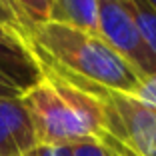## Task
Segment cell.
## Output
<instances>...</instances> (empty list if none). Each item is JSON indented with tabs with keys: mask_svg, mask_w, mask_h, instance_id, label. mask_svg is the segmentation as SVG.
Wrapping results in <instances>:
<instances>
[{
	"mask_svg": "<svg viewBox=\"0 0 156 156\" xmlns=\"http://www.w3.org/2000/svg\"><path fill=\"white\" fill-rule=\"evenodd\" d=\"M0 72L20 92L28 90L42 78V68L32 52L30 42L2 24H0Z\"/></svg>",
	"mask_w": 156,
	"mask_h": 156,
	"instance_id": "5",
	"label": "cell"
},
{
	"mask_svg": "<svg viewBox=\"0 0 156 156\" xmlns=\"http://www.w3.org/2000/svg\"><path fill=\"white\" fill-rule=\"evenodd\" d=\"M20 94H22V92L14 86L4 74L0 72V96H4V98H18Z\"/></svg>",
	"mask_w": 156,
	"mask_h": 156,
	"instance_id": "14",
	"label": "cell"
},
{
	"mask_svg": "<svg viewBox=\"0 0 156 156\" xmlns=\"http://www.w3.org/2000/svg\"><path fill=\"white\" fill-rule=\"evenodd\" d=\"M42 78L20 94L34 128L36 144L68 146L104 134V114L94 92L72 82L48 66Z\"/></svg>",
	"mask_w": 156,
	"mask_h": 156,
	"instance_id": "2",
	"label": "cell"
},
{
	"mask_svg": "<svg viewBox=\"0 0 156 156\" xmlns=\"http://www.w3.org/2000/svg\"><path fill=\"white\" fill-rule=\"evenodd\" d=\"M48 20L96 32V0H50Z\"/></svg>",
	"mask_w": 156,
	"mask_h": 156,
	"instance_id": "7",
	"label": "cell"
},
{
	"mask_svg": "<svg viewBox=\"0 0 156 156\" xmlns=\"http://www.w3.org/2000/svg\"><path fill=\"white\" fill-rule=\"evenodd\" d=\"M12 8L16 10V14L20 16L24 24V30L28 34V40H30V32L38 24L48 22V16H50V0H8Z\"/></svg>",
	"mask_w": 156,
	"mask_h": 156,
	"instance_id": "8",
	"label": "cell"
},
{
	"mask_svg": "<svg viewBox=\"0 0 156 156\" xmlns=\"http://www.w3.org/2000/svg\"><path fill=\"white\" fill-rule=\"evenodd\" d=\"M146 2H148V4H150V6H152V8H154V10H156V0H146Z\"/></svg>",
	"mask_w": 156,
	"mask_h": 156,
	"instance_id": "15",
	"label": "cell"
},
{
	"mask_svg": "<svg viewBox=\"0 0 156 156\" xmlns=\"http://www.w3.org/2000/svg\"><path fill=\"white\" fill-rule=\"evenodd\" d=\"M96 32L142 78L156 74V54L138 30L128 0H96Z\"/></svg>",
	"mask_w": 156,
	"mask_h": 156,
	"instance_id": "4",
	"label": "cell"
},
{
	"mask_svg": "<svg viewBox=\"0 0 156 156\" xmlns=\"http://www.w3.org/2000/svg\"><path fill=\"white\" fill-rule=\"evenodd\" d=\"M100 100L104 114L102 142L118 156H156V108L132 94L88 86Z\"/></svg>",
	"mask_w": 156,
	"mask_h": 156,
	"instance_id": "3",
	"label": "cell"
},
{
	"mask_svg": "<svg viewBox=\"0 0 156 156\" xmlns=\"http://www.w3.org/2000/svg\"><path fill=\"white\" fill-rule=\"evenodd\" d=\"M30 46L40 66L76 84L134 96L142 82V76L94 32L48 20L30 32Z\"/></svg>",
	"mask_w": 156,
	"mask_h": 156,
	"instance_id": "1",
	"label": "cell"
},
{
	"mask_svg": "<svg viewBox=\"0 0 156 156\" xmlns=\"http://www.w3.org/2000/svg\"><path fill=\"white\" fill-rule=\"evenodd\" d=\"M134 96H136L138 100L146 102L148 106L156 108V74L142 78V82H140V86H138V90H136Z\"/></svg>",
	"mask_w": 156,
	"mask_h": 156,
	"instance_id": "12",
	"label": "cell"
},
{
	"mask_svg": "<svg viewBox=\"0 0 156 156\" xmlns=\"http://www.w3.org/2000/svg\"><path fill=\"white\" fill-rule=\"evenodd\" d=\"M24 156H70L68 146H56V144H36Z\"/></svg>",
	"mask_w": 156,
	"mask_h": 156,
	"instance_id": "13",
	"label": "cell"
},
{
	"mask_svg": "<svg viewBox=\"0 0 156 156\" xmlns=\"http://www.w3.org/2000/svg\"><path fill=\"white\" fill-rule=\"evenodd\" d=\"M0 24L10 28V30H14L16 34H20V36H24L28 40V34H26V30H24L22 20H20V16L16 14V10L12 8V4H10L8 0H0Z\"/></svg>",
	"mask_w": 156,
	"mask_h": 156,
	"instance_id": "11",
	"label": "cell"
},
{
	"mask_svg": "<svg viewBox=\"0 0 156 156\" xmlns=\"http://www.w3.org/2000/svg\"><path fill=\"white\" fill-rule=\"evenodd\" d=\"M70 156H116L112 148H108L98 138H88V140H78L74 144H68Z\"/></svg>",
	"mask_w": 156,
	"mask_h": 156,
	"instance_id": "10",
	"label": "cell"
},
{
	"mask_svg": "<svg viewBox=\"0 0 156 156\" xmlns=\"http://www.w3.org/2000/svg\"><path fill=\"white\" fill-rule=\"evenodd\" d=\"M116 156H118V154H116Z\"/></svg>",
	"mask_w": 156,
	"mask_h": 156,
	"instance_id": "16",
	"label": "cell"
},
{
	"mask_svg": "<svg viewBox=\"0 0 156 156\" xmlns=\"http://www.w3.org/2000/svg\"><path fill=\"white\" fill-rule=\"evenodd\" d=\"M128 4L132 8L134 20L138 24V30L142 34L144 42L156 54V10L146 0H128Z\"/></svg>",
	"mask_w": 156,
	"mask_h": 156,
	"instance_id": "9",
	"label": "cell"
},
{
	"mask_svg": "<svg viewBox=\"0 0 156 156\" xmlns=\"http://www.w3.org/2000/svg\"><path fill=\"white\" fill-rule=\"evenodd\" d=\"M34 146V128L20 96H0V156H24Z\"/></svg>",
	"mask_w": 156,
	"mask_h": 156,
	"instance_id": "6",
	"label": "cell"
}]
</instances>
